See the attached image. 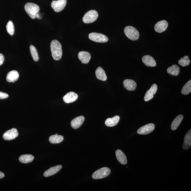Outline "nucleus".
<instances>
[{
    "label": "nucleus",
    "mask_w": 191,
    "mask_h": 191,
    "mask_svg": "<svg viewBox=\"0 0 191 191\" xmlns=\"http://www.w3.org/2000/svg\"><path fill=\"white\" fill-rule=\"evenodd\" d=\"M178 63L180 66L184 68L189 65L190 63V60L189 57L185 56L180 59Z\"/></svg>",
    "instance_id": "28"
},
{
    "label": "nucleus",
    "mask_w": 191,
    "mask_h": 191,
    "mask_svg": "<svg viewBox=\"0 0 191 191\" xmlns=\"http://www.w3.org/2000/svg\"><path fill=\"white\" fill-rule=\"evenodd\" d=\"M62 167L63 166L61 165H57V166L51 167L44 172V176L48 177L52 176L57 173L62 169Z\"/></svg>",
    "instance_id": "16"
},
{
    "label": "nucleus",
    "mask_w": 191,
    "mask_h": 191,
    "mask_svg": "<svg viewBox=\"0 0 191 191\" xmlns=\"http://www.w3.org/2000/svg\"><path fill=\"white\" fill-rule=\"evenodd\" d=\"M168 26V23L166 20H162L157 22L155 26L154 29L157 33H161L165 31Z\"/></svg>",
    "instance_id": "11"
},
{
    "label": "nucleus",
    "mask_w": 191,
    "mask_h": 191,
    "mask_svg": "<svg viewBox=\"0 0 191 191\" xmlns=\"http://www.w3.org/2000/svg\"><path fill=\"white\" fill-rule=\"evenodd\" d=\"M116 156L119 162L122 165H126L128 162L125 155L120 150L118 149L115 152Z\"/></svg>",
    "instance_id": "19"
},
{
    "label": "nucleus",
    "mask_w": 191,
    "mask_h": 191,
    "mask_svg": "<svg viewBox=\"0 0 191 191\" xmlns=\"http://www.w3.org/2000/svg\"><path fill=\"white\" fill-rule=\"evenodd\" d=\"M35 18H37L39 19H42V15L40 12H38L35 14Z\"/></svg>",
    "instance_id": "34"
},
{
    "label": "nucleus",
    "mask_w": 191,
    "mask_h": 191,
    "mask_svg": "<svg viewBox=\"0 0 191 191\" xmlns=\"http://www.w3.org/2000/svg\"><path fill=\"white\" fill-rule=\"evenodd\" d=\"M5 176V175L3 173L0 171V179H2Z\"/></svg>",
    "instance_id": "35"
},
{
    "label": "nucleus",
    "mask_w": 191,
    "mask_h": 191,
    "mask_svg": "<svg viewBox=\"0 0 191 191\" xmlns=\"http://www.w3.org/2000/svg\"><path fill=\"white\" fill-rule=\"evenodd\" d=\"M56 135H58V134H56Z\"/></svg>",
    "instance_id": "36"
},
{
    "label": "nucleus",
    "mask_w": 191,
    "mask_h": 191,
    "mask_svg": "<svg viewBox=\"0 0 191 191\" xmlns=\"http://www.w3.org/2000/svg\"><path fill=\"white\" fill-rule=\"evenodd\" d=\"M50 49L51 54L54 60L56 61L60 60L63 55V51L60 43L56 40L51 41Z\"/></svg>",
    "instance_id": "1"
},
{
    "label": "nucleus",
    "mask_w": 191,
    "mask_h": 191,
    "mask_svg": "<svg viewBox=\"0 0 191 191\" xmlns=\"http://www.w3.org/2000/svg\"><path fill=\"white\" fill-rule=\"evenodd\" d=\"M7 31L9 34L11 35H13L15 32V28L13 23L10 21L7 23L6 26Z\"/></svg>",
    "instance_id": "29"
},
{
    "label": "nucleus",
    "mask_w": 191,
    "mask_h": 191,
    "mask_svg": "<svg viewBox=\"0 0 191 191\" xmlns=\"http://www.w3.org/2000/svg\"><path fill=\"white\" fill-rule=\"evenodd\" d=\"M78 99V95L73 92H68L63 97L64 101L67 104L74 102Z\"/></svg>",
    "instance_id": "13"
},
{
    "label": "nucleus",
    "mask_w": 191,
    "mask_h": 191,
    "mask_svg": "<svg viewBox=\"0 0 191 191\" xmlns=\"http://www.w3.org/2000/svg\"><path fill=\"white\" fill-rule=\"evenodd\" d=\"M19 77V74L16 71L13 70L10 71L7 74L6 80L9 82H15L17 81Z\"/></svg>",
    "instance_id": "18"
},
{
    "label": "nucleus",
    "mask_w": 191,
    "mask_h": 191,
    "mask_svg": "<svg viewBox=\"0 0 191 191\" xmlns=\"http://www.w3.org/2000/svg\"><path fill=\"white\" fill-rule=\"evenodd\" d=\"M191 92V80L188 81L183 87L181 90V93L184 95H187Z\"/></svg>",
    "instance_id": "27"
},
{
    "label": "nucleus",
    "mask_w": 191,
    "mask_h": 191,
    "mask_svg": "<svg viewBox=\"0 0 191 191\" xmlns=\"http://www.w3.org/2000/svg\"><path fill=\"white\" fill-rule=\"evenodd\" d=\"M111 170L109 168L104 167L96 171L92 175V178L94 179H104L109 175Z\"/></svg>",
    "instance_id": "4"
},
{
    "label": "nucleus",
    "mask_w": 191,
    "mask_h": 191,
    "mask_svg": "<svg viewBox=\"0 0 191 191\" xmlns=\"http://www.w3.org/2000/svg\"><path fill=\"white\" fill-rule=\"evenodd\" d=\"M63 140V137L61 135H53L50 136L49 138V141L52 144L60 143Z\"/></svg>",
    "instance_id": "25"
},
{
    "label": "nucleus",
    "mask_w": 191,
    "mask_h": 191,
    "mask_svg": "<svg viewBox=\"0 0 191 191\" xmlns=\"http://www.w3.org/2000/svg\"><path fill=\"white\" fill-rule=\"evenodd\" d=\"M183 118L182 115H179L175 117L173 121L171 126V129L172 130H175L180 125L181 123Z\"/></svg>",
    "instance_id": "22"
},
{
    "label": "nucleus",
    "mask_w": 191,
    "mask_h": 191,
    "mask_svg": "<svg viewBox=\"0 0 191 191\" xmlns=\"http://www.w3.org/2000/svg\"><path fill=\"white\" fill-rule=\"evenodd\" d=\"M25 9L26 12L32 19H35V14L39 12L40 8L37 4L32 2H28L25 4Z\"/></svg>",
    "instance_id": "2"
},
{
    "label": "nucleus",
    "mask_w": 191,
    "mask_h": 191,
    "mask_svg": "<svg viewBox=\"0 0 191 191\" xmlns=\"http://www.w3.org/2000/svg\"><path fill=\"white\" fill-rule=\"evenodd\" d=\"M35 157L31 154L22 155L19 158V161L22 163L27 164L32 162Z\"/></svg>",
    "instance_id": "23"
},
{
    "label": "nucleus",
    "mask_w": 191,
    "mask_h": 191,
    "mask_svg": "<svg viewBox=\"0 0 191 191\" xmlns=\"http://www.w3.org/2000/svg\"><path fill=\"white\" fill-rule=\"evenodd\" d=\"M85 120V117L83 116H80L74 119L71 121V126L74 129L79 128L84 123Z\"/></svg>",
    "instance_id": "12"
},
{
    "label": "nucleus",
    "mask_w": 191,
    "mask_h": 191,
    "mask_svg": "<svg viewBox=\"0 0 191 191\" xmlns=\"http://www.w3.org/2000/svg\"><path fill=\"white\" fill-rule=\"evenodd\" d=\"M124 87L128 91H134L137 87L136 82L133 80L126 79L123 82Z\"/></svg>",
    "instance_id": "15"
},
{
    "label": "nucleus",
    "mask_w": 191,
    "mask_h": 191,
    "mask_svg": "<svg viewBox=\"0 0 191 191\" xmlns=\"http://www.w3.org/2000/svg\"><path fill=\"white\" fill-rule=\"evenodd\" d=\"M95 74L97 79L102 81H106L107 76L105 71L101 67H99L97 68Z\"/></svg>",
    "instance_id": "21"
},
{
    "label": "nucleus",
    "mask_w": 191,
    "mask_h": 191,
    "mask_svg": "<svg viewBox=\"0 0 191 191\" xmlns=\"http://www.w3.org/2000/svg\"><path fill=\"white\" fill-rule=\"evenodd\" d=\"M155 128V126L153 123H150L139 128L137 133L140 135H145L151 133Z\"/></svg>",
    "instance_id": "8"
},
{
    "label": "nucleus",
    "mask_w": 191,
    "mask_h": 191,
    "mask_svg": "<svg viewBox=\"0 0 191 191\" xmlns=\"http://www.w3.org/2000/svg\"><path fill=\"white\" fill-rule=\"evenodd\" d=\"M19 135L16 128H13L5 133L3 135V138L5 140L10 141L16 138Z\"/></svg>",
    "instance_id": "9"
},
{
    "label": "nucleus",
    "mask_w": 191,
    "mask_h": 191,
    "mask_svg": "<svg viewBox=\"0 0 191 191\" xmlns=\"http://www.w3.org/2000/svg\"><path fill=\"white\" fill-rule=\"evenodd\" d=\"M167 71L168 73L171 75L176 76L179 75L180 73V68L179 66L174 64L169 67Z\"/></svg>",
    "instance_id": "24"
},
{
    "label": "nucleus",
    "mask_w": 191,
    "mask_h": 191,
    "mask_svg": "<svg viewBox=\"0 0 191 191\" xmlns=\"http://www.w3.org/2000/svg\"><path fill=\"white\" fill-rule=\"evenodd\" d=\"M30 49L31 55L32 57L35 61L37 62L39 60V54L37 49L33 45H30Z\"/></svg>",
    "instance_id": "26"
},
{
    "label": "nucleus",
    "mask_w": 191,
    "mask_h": 191,
    "mask_svg": "<svg viewBox=\"0 0 191 191\" xmlns=\"http://www.w3.org/2000/svg\"><path fill=\"white\" fill-rule=\"evenodd\" d=\"M190 146H190L189 144H188L186 143H184L183 144L182 148L184 150H187L189 149Z\"/></svg>",
    "instance_id": "33"
},
{
    "label": "nucleus",
    "mask_w": 191,
    "mask_h": 191,
    "mask_svg": "<svg viewBox=\"0 0 191 191\" xmlns=\"http://www.w3.org/2000/svg\"><path fill=\"white\" fill-rule=\"evenodd\" d=\"M99 14L95 10H91L87 12L82 18V20L86 24H90L95 21L97 19Z\"/></svg>",
    "instance_id": "5"
},
{
    "label": "nucleus",
    "mask_w": 191,
    "mask_h": 191,
    "mask_svg": "<svg viewBox=\"0 0 191 191\" xmlns=\"http://www.w3.org/2000/svg\"><path fill=\"white\" fill-rule=\"evenodd\" d=\"M184 143H186L191 146V130L190 129L184 137Z\"/></svg>",
    "instance_id": "30"
},
{
    "label": "nucleus",
    "mask_w": 191,
    "mask_h": 191,
    "mask_svg": "<svg viewBox=\"0 0 191 191\" xmlns=\"http://www.w3.org/2000/svg\"><path fill=\"white\" fill-rule=\"evenodd\" d=\"M9 97V95L6 93L0 91V99H4Z\"/></svg>",
    "instance_id": "31"
},
{
    "label": "nucleus",
    "mask_w": 191,
    "mask_h": 191,
    "mask_svg": "<svg viewBox=\"0 0 191 191\" xmlns=\"http://www.w3.org/2000/svg\"><path fill=\"white\" fill-rule=\"evenodd\" d=\"M125 34L128 39L132 40L138 39L139 34L138 30L135 27L131 26L126 27L124 30Z\"/></svg>",
    "instance_id": "3"
},
{
    "label": "nucleus",
    "mask_w": 191,
    "mask_h": 191,
    "mask_svg": "<svg viewBox=\"0 0 191 191\" xmlns=\"http://www.w3.org/2000/svg\"><path fill=\"white\" fill-rule=\"evenodd\" d=\"M120 119L119 116L118 115H116L112 118H108L105 121V125L108 127H113L118 124Z\"/></svg>",
    "instance_id": "20"
},
{
    "label": "nucleus",
    "mask_w": 191,
    "mask_h": 191,
    "mask_svg": "<svg viewBox=\"0 0 191 191\" xmlns=\"http://www.w3.org/2000/svg\"><path fill=\"white\" fill-rule=\"evenodd\" d=\"M4 61V56L3 54L0 53V66L3 64Z\"/></svg>",
    "instance_id": "32"
},
{
    "label": "nucleus",
    "mask_w": 191,
    "mask_h": 191,
    "mask_svg": "<svg viewBox=\"0 0 191 191\" xmlns=\"http://www.w3.org/2000/svg\"><path fill=\"white\" fill-rule=\"evenodd\" d=\"M67 4V0H58L54 1L51 2V6L56 12L62 11L65 7Z\"/></svg>",
    "instance_id": "7"
},
{
    "label": "nucleus",
    "mask_w": 191,
    "mask_h": 191,
    "mask_svg": "<svg viewBox=\"0 0 191 191\" xmlns=\"http://www.w3.org/2000/svg\"><path fill=\"white\" fill-rule=\"evenodd\" d=\"M78 57L82 63L86 64L89 63L91 58V56L89 52L82 51L78 53Z\"/></svg>",
    "instance_id": "14"
},
{
    "label": "nucleus",
    "mask_w": 191,
    "mask_h": 191,
    "mask_svg": "<svg viewBox=\"0 0 191 191\" xmlns=\"http://www.w3.org/2000/svg\"><path fill=\"white\" fill-rule=\"evenodd\" d=\"M89 37L90 40L97 43H104L107 42L108 40L107 36L100 33H91L89 34Z\"/></svg>",
    "instance_id": "6"
},
{
    "label": "nucleus",
    "mask_w": 191,
    "mask_h": 191,
    "mask_svg": "<svg viewBox=\"0 0 191 191\" xmlns=\"http://www.w3.org/2000/svg\"><path fill=\"white\" fill-rule=\"evenodd\" d=\"M157 90V86L156 84L152 85V86L145 94L144 100L146 102L148 101L154 97V95L156 93Z\"/></svg>",
    "instance_id": "10"
},
{
    "label": "nucleus",
    "mask_w": 191,
    "mask_h": 191,
    "mask_svg": "<svg viewBox=\"0 0 191 191\" xmlns=\"http://www.w3.org/2000/svg\"><path fill=\"white\" fill-rule=\"evenodd\" d=\"M142 61L145 65L148 67H154L156 65V61L150 55H146L143 57Z\"/></svg>",
    "instance_id": "17"
}]
</instances>
